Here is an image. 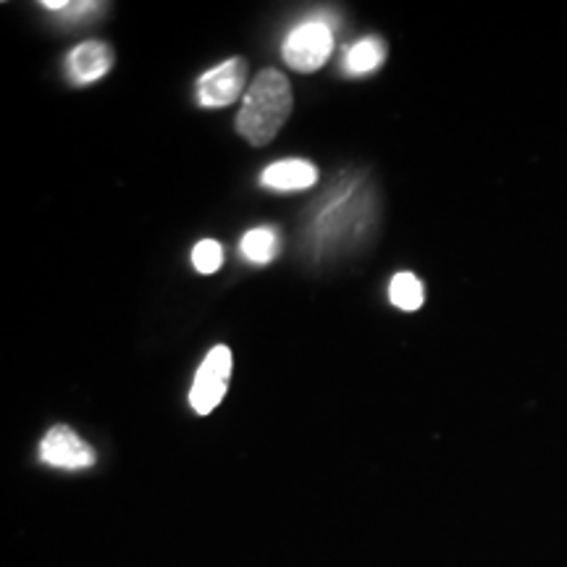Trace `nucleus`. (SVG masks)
Listing matches in <instances>:
<instances>
[{"mask_svg":"<svg viewBox=\"0 0 567 567\" xmlns=\"http://www.w3.org/2000/svg\"><path fill=\"white\" fill-rule=\"evenodd\" d=\"M292 113V84L276 69L255 76L237 113V132L255 147L271 142Z\"/></svg>","mask_w":567,"mask_h":567,"instance_id":"nucleus-1","label":"nucleus"},{"mask_svg":"<svg viewBox=\"0 0 567 567\" xmlns=\"http://www.w3.org/2000/svg\"><path fill=\"white\" fill-rule=\"evenodd\" d=\"M331 51H334V27L326 17H313L297 24L281 45L284 61L302 74H313L321 69Z\"/></svg>","mask_w":567,"mask_h":567,"instance_id":"nucleus-2","label":"nucleus"},{"mask_svg":"<svg viewBox=\"0 0 567 567\" xmlns=\"http://www.w3.org/2000/svg\"><path fill=\"white\" fill-rule=\"evenodd\" d=\"M231 379V350L226 344H216L205 354L197 368L193 389H189V405L197 415H210L224 402Z\"/></svg>","mask_w":567,"mask_h":567,"instance_id":"nucleus-3","label":"nucleus"},{"mask_svg":"<svg viewBox=\"0 0 567 567\" xmlns=\"http://www.w3.org/2000/svg\"><path fill=\"white\" fill-rule=\"evenodd\" d=\"M247 82V61L229 59L197 80V103L203 109H226L234 101H239Z\"/></svg>","mask_w":567,"mask_h":567,"instance_id":"nucleus-4","label":"nucleus"},{"mask_svg":"<svg viewBox=\"0 0 567 567\" xmlns=\"http://www.w3.org/2000/svg\"><path fill=\"white\" fill-rule=\"evenodd\" d=\"M40 460L59 471H84L95 465V450L69 425H53L40 442Z\"/></svg>","mask_w":567,"mask_h":567,"instance_id":"nucleus-5","label":"nucleus"},{"mask_svg":"<svg viewBox=\"0 0 567 567\" xmlns=\"http://www.w3.org/2000/svg\"><path fill=\"white\" fill-rule=\"evenodd\" d=\"M113 63H116V55L105 42L87 40L69 53L66 74L74 84H92L103 80L113 69Z\"/></svg>","mask_w":567,"mask_h":567,"instance_id":"nucleus-6","label":"nucleus"},{"mask_svg":"<svg viewBox=\"0 0 567 567\" xmlns=\"http://www.w3.org/2000/svg\"><path fill=\"white\" fill-rule=\"evenodd\" d=\"M318 182V168L313 163L302 158H289L271 163L264 174H260V184L276 193H300V189H310Z\"/></svg>","mask_w":567,"mask_h":567,"instance_id":"nucleus-7","label":"nucleus"},{"mask_svg":"<svg viewBox=\"0 0 567 567\" xmlns=\"http://www.w3.org/2000/svg\"><path fill=\"white\" fill-rule=\"evenodd\" d=\"M386 61V45L379 38H363L344 53V71L352 76L371 74Z\"/></svg>","mask_w":567,"mask_h":567,"instance_id":"nucleus-8","label":"nucleus"},{"mask_svg":"<svg viewBox=\"0 0 567 567\" xmlns=\"http://www.w3.org/2000/svg\"><path fill=\"white\" fill-rule=\"evenodd\" d=\"M279 234L271 226H255L239 239V252L245 255V260H250L252 266H266L279 255Z\"/></svg>","mask_w":567,"mask_h":567,"instance_id":"nucleus-9","label":"nucleus"},{"mask_svg":"<svg viewBox=\"0 0 567 567\" xmlns=\"http://www.w3.org/2000/svg\"><path fill=\"white\" fill-rule=\"evenodd\" d=\"M389 300H392L394 308L408 310V313H413V310H421V305L425 300L421 279H417V276L410 274V271L396 274L392 284H389Z\"/></svg>","mask_w":567,"mask_h":567,"instance_id":"nucleus-10","label":"nucleus"},{"mask_svg":"<svg viewBox=\"0 0 567 567\" xmlns=\"http://www.w3.org/2000/svg\"><path fill=\"white\" fill-rule=\"evenodd\" d=\"M193 266L197 274H216L224 266V247L216 239H200L193 250Z\"/></svg>","mask_w":567,"mask_h":567,"instance_id":"nucleus-11","label":"nucleus"},{"mask_svg":"<svg viewBox=\"0 0 567 567\" xmlns=\"http://www.w3.org/2000/svg\"><path fill=\"white\" fill-rule=\"evenodd\" d=\"M40 6L55 13V17H66V19H82V17H90V13H95L97 9H103L101 3H92V0H84V3H71V0H45V3Z\"/></svg>","mask_w":567,"mask_h":567,"instance_id":"nucleus-12","label":"nucleus"}]
</instances>
